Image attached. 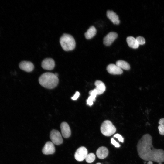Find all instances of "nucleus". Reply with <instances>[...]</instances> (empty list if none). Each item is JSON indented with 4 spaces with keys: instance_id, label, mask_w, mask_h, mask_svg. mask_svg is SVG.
<instances>
[{
    "instance_id": "15",
    "label": "nucleus",
    "mask_w": 164,
    "mask_h": 164,
    "mask_svg": "<svg viewBox=\"0 0 164 164\" xmlns=\"http://www.w3.org/2000/svg\"><path fill=\"white\" fill-rule=\"evenodd\" d=\"M94 84L96 86L95 89L97 91L98 95L101 94L105 91L106 87L102 81L99 80H96Z\"/></svg>"
},
{
    "instance_id": "20",
    "label": "nucleus",
    "mask_w": 164,
    "mask_h": 164,
    "mask_svg": "<svg viewBox=\"0 0 164 164\" xmlns=\"http://www.w3.org/2000/svg\"><path fill=\"white\" fill-rule=\"evenodd\" d=\"M89 94L90 96L95 101V98L98 95L97 92L96 90L94 89L93 90L90 91L89 92Z\"/></svg>"
},
{
    "instance_id": "12",
    "label": "nucleus",
    "mask_w": 164,
    "mask_h": 164,
    "mask_svg": "<svg viewBox=\"0 0 164 164\" xmlns=\"http://www.w3.org/2000/svg\"><path fill=\"white\" fill-rule=\"evenodd\" d=\"M19 66L21 70L27 72L32 71L34 68V65L32 62L26 61L21 62Z\"/></svg>"
},
{
    "instance_id": "3",
    "label": "nucleus",
    "mask_w": 164,
    "mask_h": 164,
    "mask_svg": "<svg viewBox=\"0 0 164 164\" xmlns=\"http://www.w3.org/2000/svg\"><path fill=\"white\" fill-rule=\"evenodd\" d=\"M60 42L63 50L69 51L74 49L76 45L75 40L71 35L64 34L60 38Z\"/></svg>"
},
{
    "instance_id": "28",
    "label": "nucleus",
    "mask_w": 164,
    "mask_h": 164,
    "mask_svg": "<svg viewBox=\"0 0 164 164\" xmlns=\"http://www.w3.org/2000/svg\"><path fill=\"white\" fill-rule=\"evenodd\" d=\"M147 164H153V162L152 161H148L147 163Z\"/></svg>"
},
{
    "instance_id": "11",
    "label": "nucleus",
    "mask_w": 164,
    "mask_h": 164,
    "mask_svg": "<svg viewBox=\"0 0 164 164\" xmlns=\"http://www.w3.org/2000/svg\"><path fill=\"white\" fill-rule=\"evenodd\" d=\"M107 70L109 73L113 75L121 74L123 73L122 69L113 64L108 65L107 67Z\"/></svg>"
},
{
    "instance_id": "2",
    "label": "nucleus",
    "mask_w": 164,
    "mask_h": 164,
    "mask_svg": "<svg viewBox=\"0 0 164 164\" xmlns=\"http://www.w3.org/2000/svg\"><path fill=\"white\" fill-rule=\"evenodd\" d=\"M40 84L45 88L52 89L58 85L59 79L55 74L50 72H46L42 74L39 79Z\"/></svg>"
},
{
    "instance_id": "32",
    "label": "nucleus",
    "mask_w": 164,
    "mask_h": 164,
    "mask_svg": "<svg viewBox=\"0 0 164 164\" xmlns=\"http://www.w3.org/2000/svg\"><path fill=\"white\" fill-rule=\"evenodd\" d=\"M158 164H162V163H159Z\"/></svg>"
},
{
    "instance_id": "25",
    "label": "nucleus",
    "mask_w": 164,
    "mask_h": 164,
    "mask_svg": "<svg viewBox=\"0 0 164 164\" xmlns=\"http://www.w3.org/2000/svg\"><path fill=\"white\" fill-rule=\"evenodd\" d=\"M111 142L116 147L118 148L120 146L118 143L113 138L111 139Z\"/></svg>"
},
{
    "instance_id": "30",
    "label": "nucleus",
    "mask_w": 164,
    "mask_h": 164,
    "mask_svg": "<svg viewBox=\"0 0 164 164\" xmlns=\"http://www.w3.org/2000/svg\"><path fill=\"white\" fill-rule=\"evenodd\" d=\"M96 164H101V163H97Z\"/></svg>"
},
{
    "instance_id": "29",
    "label": "nucleus",
    "mask_w": 164,
    "mask_h": 164,
    "mask_svg": "<svg viewBox=\"0 0 164 164\" xmlns=\"http://www.w3.org/2000/svg\"><path fill=\"white\" fill-rule=\"evenodd\" d=\"M55 75H56V76H57V77H58V74L57 73H55Z\"/></svg>"
},
{
    "instance_id": "21",
    "label": "nucleus",
    "mask_w": 164,
    "mask_h": 164,
    "mask_svg": "<svg viewBox=\"0 0 164 164\" xmlns=\"http://www.w3.org/2000/svg\"><path fill=\"white\" fill-rule=\"evenodd\" d=\"M136 39L139 45H143L145 43V39L142 37L139 36L137 37Z\"/></svg>"
},
{
    "instance_id": "16",
    "label": "nucleus",
    "mask_w": 164,
    "mask_h": 164,
    "mask_svg": "<svg viewBox=\"0 0 164 164\" xmlns=\"http://www.w3.org/2000/svg\"><path fill=\"white\" fill-rule=\"evenodd\" d=\"M126 41L129 47L133 48L136 49L138 47L139 45L136 39L133 36H128L127 38Z\"/></svg>"
},
{
    "instance_id": "5",
    "label": "nucleus",
    "mask_w": 164,
    "mask_h": 164,
    "mask_svg": "<svg viewBox=\"0 0 164 164\" xmlns=\"http://www.w3.org/2000/svg\"><path fill=\"white\" fill-rule=\"evenodd\" d=\"M50 137L51 142L54 144L59 145L63 143V139L61 135L57 130H52L50 132Z\"/></svg>"
},
{
    "instance_id": "14",
    "label": "nucleus",
    "mask_w": 164,
    "mask_h": 164,
    "mask_svg": "<svg viewBox=\"0 0 164 164\" xmlns=\"http://www.w3.org/2000/svg\"><path fill=\"white\" fill-rule=\"evenodd\" d=\"M96 153L97 157L99 158L102 159L107 156L108 154V151L107 148L102 146L97 149Z\"/></svg>"
},
{
    "instance_id": "23",
    "label": "nucleus",
    "mask_w": 164,
    "mask_h": 164,
    "mask_svg": "<svg viewBox=\"0 0 164 164\" xmlns=\"http://www.w3.org/2000/svg\"><path fill=\"white\" fill-rule=\"evenodd\" d=\"M114 137L117 138L119 142L122 143L124 142V138L120 135L118 134H116L114 135Z\"/></svg>"
},
{
    "instance_id": "8",
    "label": "nucleus",
    "mask_w": 164,
    "mask_h": 164,
    "mask_svg": "<svg viewBox=\"0 0 164 164\" xmlns=\"http://www.w3.org/2000/svg\"><path fill=\"white\" fill-rule=\"evenodd\" d=\"M55 152V148L53 143L48 141L45 144L42 150V152L45 155L53 154Z\"/></svg>"
},
{
    "instance_id": "1",
    "label": "nucleus",
    "mask_w": 164,
    "mask_h": 164,
    "mask_svg": "<svg viewBox=\"0 0 164 164\" xmlns=\"http://www.w3.org/2000/svg\"><path fill=\"white\" fill-rule=\"evenodd\" d=\"M152 142V137L149 134H145L142 137L137 145L139 156L145 161H153L158 163L164 162V150L154 148Z\"/></svg>"
},
{
    "instance_id": "6",
    "label": "nucleus",
    "mask_w": 164,
    "mask_h": 164,
    "mask_svg": "<svg viewBox=\"0 0 164 164\" xmlns=\"http://www.w3.org/2000/svg\"><path fill=\"white\" fill-rule=\"evenodd\" d=\"M88 153L87 149L84 147L82 146L78 148L76 151L74 157L77 161H82L85 159Z\"/></svg>"
},
{
    "instance_id": "27",
    "label": "nucleus",
    "mask_w": 164,
    "mask_h": 164,
    "mask_svg": "<svg viewBox=\"0 0 164 164\" xmlns=\"http://www.w3.org/2000/svg\"><path fill=\"white\" fill-rule=\"evenodd\" d=\"M159 124L160 125H164V118H162L159 120Z\"/></svg>"
},
{
    "instance_id": "13",
    "label": "nucleus",
    "mask_w": 164,
    "mask_h": 164,
    "mask_svg": "<svg viewBox=\"0 0 164 164\" xmlns=\"http://www.w3.org/2000/svg\"><path fill=\"white\" fill-rule=\"evenodd\" d=\"M107 17L114 24L118 25L120 23L119 17L116 14L112 11L108 10L107 12Z\"/></svg>"
},
{
    "instance_id": "10",
    "label": "nucleus",
    "mask_w": 164,
    "mask_h": 164,
    "mask_svg": "<svg viewBox=\"0 0 164 164\" xmlns=\"http://www.w3.org/2000/svg\"><path fill=\"white\" fill-rule=\"evenodd\" d=\"M61 134L64 138H69L71 135V132L70 127L66 122H62L60 125Z\"/></svg>"
},
{
    "instance_id": "7",
    "label": "nucleus",
    "mask_w": 164,
    "mask_h": 164,
    "mask_svg": "<svg viewBox=\"0 0 164 164\" xmlns=\"http://www.w3.org/2000/svg\"><path fill=\"white\" fill-rule=\"evenodd\" d=\"M118 37L117 34L114 32L108 33L104 38L103 43L106 46H110Z\"/></svg>"
},
{
    "instance_id": "19",
    "label": "nucleus",
    "mask_w": 164,
    "mask_h": 164,
    "mask_svg": "<svg viewBox=\"0 0 164 164\" xmlns=\"http://www.w3.org/2000/svg\"><path fill=\"white\" fill-rule=\"evenodd\" d=\"M95 159V155L93 153H91L87 154L85 159L87 163H91L94 161Z\"/></svg>"
},
{
    "instance_id": "26",
    "label": "nucleus",
    "mask_w": 164,
    "mask_h": 164,
    "mask_svg": "<svg viewBox=\"0 0 164 164\" xmlns=\"http://www.w3.org/2000/svg\"><path fill=\"white\" fill-rule=\"evenodd\" d=\"M80 95V93L77 91L74 95L71 97V99L73 100H77Z\"/></svg>"
},
{
    "instance_id": "9",
    "label": "nucleus",
    "mask_w": 164,
    "mask_h": 164,
    "mask_svg": "<svg viewBox=\"0 0 164 164\" xmlns=\"http://www.w3.org/2000/svg\"><path fill=\"white\" fill-rule=\"evenodd\" d=\"M41 66L44 69L52 70L54 68L55 66L54 61L51 58H46L42 61Z\"/></svg>"
},
{
    "instance_id": "31",
    "label": "nucleus",
    "mask_w": 164,
    "mask_h": 164,
    "mask_svg": "<svg viewBox=\"0 0 164 164\" xmlns=\"http://www.w3.org/2000/svg\"><path fill=\"white\" fill-rule=\"evenodd\" d=\"M146 163V162H144V164H145Z\"/></svg>"
},
{
    "instance_id": "22",
    "label": "nucleus",
    "mask_w": 164,
    "mask_h": 164,
    "mask_svg": "<svg viewBox=\"0 0 164 164\" xmlns=\"http://www.w3.org/2000/svg\"><path fill=\"white\" fill-rule=\"evenodd\" d=\"M159 133L161 135H164V125H159L158 127Z\"/></svg>"
},
{
    "instance_id": "4",
    "label": "nucleus",
    "mask_w": 164,
    "mask_h": 164,
    "mask_svg": "<svg viewBox=\"0 0 164 164\" xmlns=\"http://www.w3.org/2000/svg\"><path fill=\"white\" fill-rule=\"evenodd\" d=\"M101 133L104 135L109 136L114 134L116 128L110 121L107 120L102 124L100 128Z\"/></svg>"
},
{
    "instance_id": "17",
    "label": "nucleus",
    "mask_w": 164,
    "mask_h": 164,
    "mask_svg": "<svg viewBox=\"0 0 164 164\" xmlns=\"http://www.w3.org/2000/svg\"><path fill=\"white\" fill-rule=\"evenodd\" d=\"M97 30L94 26H91L84 34L86 39H90L92 38L96 34Z\"/></svg>"
},
{
    "instance_id": "18",
    "label": "nucleus",
    "mask_w": 164,
    "mask_h": 164,
    "mask_svg": "<svg viewBox=\"0 0 164 164\" xmlns=\"http://www.w3.org/2000/svg\"><path fill=\"white\" fill-rule=\"evenodd\" d=\"M116 65L121 69L128 70L130 68V67L129 63L123 60L117 61L116 62Z\"/></svg>"
},
{
    "instance_id": "24",
    "label": "nucleus",
    "mask_w": 164,
    "mask_h": 164,
    "mask_svg": "<svg viewBox=\"0 0 164 164\" xmlns=\"http://www.w3.org/2000/svg\"><path fill=\"white\" fill-rule=\"evenodd\" d=\"M94 101H95L94 99L89 96L87 100V104L90 106H91L93 105V102Z\"/></svg>"
}]
</instances>
